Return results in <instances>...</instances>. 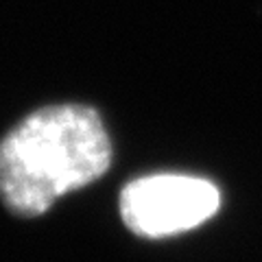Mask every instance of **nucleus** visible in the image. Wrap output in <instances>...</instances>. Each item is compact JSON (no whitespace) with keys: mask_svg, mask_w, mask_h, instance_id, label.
<instances>
[{"mask_svg":"<svg viewBox=\"0 0 262 262\" xmlns=\"http://www.w3.org/2000/svg\"><path fill=\"white\" fill-rule=\"evenodd\" d=\"M110 164L112 144L96 110L44 107L0 140V196L13 214L37 216L103 177Z\"/></svg>","mask_w":262,"mask_h":262,"instance_id":"obj_1","label":"nucleus"},{"mask_svg":"<svg viewBox=\"0 0 262 262\" xmlns=\"http://www.w3.org/2000/svg\"><path fill=\"white\" fill-rule=\"evenodd\" d=\"M221 194L208 179L192 175H149L129 182L120 192V216L144 238L188 232L216 214Z\"/></svg>","mask_w":262,"mask_h":262,"instance_id":"obj_2","label":"nucleus"}]
</instances>
